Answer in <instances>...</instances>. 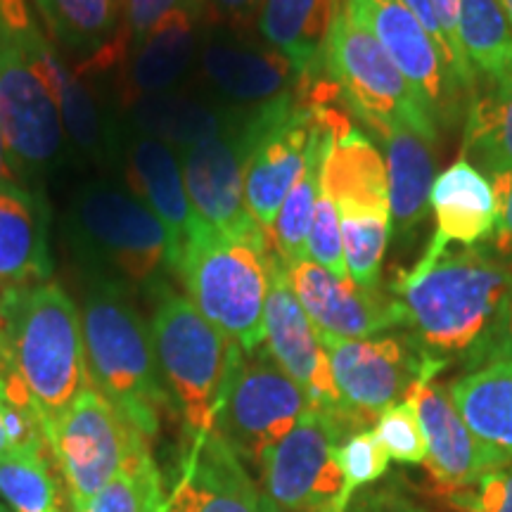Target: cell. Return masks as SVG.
Masks as SVG:
<instances>
[{"mask_svg":"<svg viewBox=\"0 0 512 512\" xmlns=\"http://www.w3.org/2000/svg\"><path fill=\"white\" fill-rule=\"evenodd\" d=\"M197 60L211 91L235 110H254L297 86V74L285 55L271 46H254L245 34L223 27L204 34Z\"/></svg>","mask_w":512,"mask_h":512,"instance_id":"d6986e66","label":"cell"},{"mask_svg":"<svg viewBox=\"0 0 512 512\" xmlns=\"http://www.w3.org/2000/svg\"><path fill=\"white\" fill-rule=\"evenodd\" d=\"M0 128L12 171L36 183L64 157V126L57 102L34 72L15 36L0 27Z\"/></svg>","mask_w":512,"mask_h":512,"instance_id":"5bb4252c","label":"cell"},{"mask_svg":"<svg viewBox=\"0 0 512 512\" xmlns=\"http://www.w3.org/2000/svg\"><path fill=\"white\" fill-rule=\"evenodd\" d=\"M266 349L283 373L292 377L311 408L325 413L339 411V394L332 380L330 358L320 335L292 290L285 261L275 252L268 254V297L264 311Z\"/></svg>","mask_w":512,"mask_h":512,"instance_id":"2e32d148","label":"cell"},{"mask_svg":"<svg viewBox=\"0 0 512 512\" xmlns=\"http://www.w3.org/2000/svg\"><path fill=\"white\" fill-rule=\"evenodd\" d=\"M375 437L387 456L403 465L425 463L427 441L411 401H396L375 420Z\"/></svg>","mask_w":512,"mask_h":512,"instance_id":"d590c367","label":"cell"},{"mask_svg":"<svg viewBox=\"0 0 512 512\" xmlns=\"http://www.w3.org/2000/svg\"><path fill=\"white\" fill-rule=\"evenodd\" d=\"M292 290L320 337L366 339L403 325L401 306L392 294L339 280L311 259L287 266Z\"/></svg>","mask_w":512,"mask_h":512,"instance_id":"ac0fdd59","label":"cell"},{"mask_svg":"<svg viewBox=\"0 0 512 512\" xmlns=\"http://www.w3.org/2000/svg\"><path fill=\"white\" fill-rule=\"evenodd\" d=\"M12 368L10 363V351H8V335H5V323L3 316H0V370Z\"/></svg>","mask_w":512,"mask_h":512,"instance_id":"bcb514c9","label":"cell"},{"mask_svg":"<svg viewBox=\"0 0 512 512\" xmlns=\"http://www.w3.org/2000/svg\"><path fill=\"white\" fill-rule=\"evenodd\" d=\"M460 46L489 83L512 76V31L498 0H460Z\"/></svg>","mask_w":512,"mask_h":512,"instance_id":"1f68e13d","label":"cell"},{"mask_svg":"<svg viewBox=\"0 0 512 512\" xmlns=\"http://www.w3.org/2000/svg\"><path fill=\"white\" fill-rule=\"evenodd\" d=\"M498 3H501V8L505 12V19H508L510 31H512V0H498Z\"/></svg>","mask_w":512,"mask_h":512,"instance_id":"681fc988","label":"cell"},{"mask_svg":"<svg viewBox=\"0 0 512 512\" xmlns=\"http://www.w3.org/2000/svg\"><path fill=\"white\" fill-rule=\"evenodd\" d=\"M496 361H512V290L505 299L501 316L491 335L489 349H486L484 363H496Z\"/></svg>","mask_w":512,"mask_h":512,"instance_id":"7bdbcfd3","label":"cell"},{"mask_svg":"<svg viewBox=\"0 0 512 512\" xmlns=\"http://www.w3.org/2000/svg\"><path fill=\"white\" fill-rule=\"evenodd\" d=\"M252 150L249 110L221 136L178 152L185 190L197 221L228 238L271 240L245 204V166Z\"/></svg>","mask_w":512,"mask_h":512,"instance_id":"9a60e30c","label":"cell"},{"mask_svg":"<svg viewBox=\"0 0 512 512\" xmlns=\"http://www.w3.org/2000/svg\"><path fill=\"white\" fill-rule=\"evenodd\" d=\"M164 512H273L219 432L190 437Z\"/></svg>","mask_w":512,"mask_h":512,"instance_id":"ffe728a7","label":"cell"},{"mask_svg":"<svg viewBox=\"0 0 512 512\" xmlns=\"http://www.w3.org/2000/svg\"><path fill=\"white\" fill-rule=\"evenodd\" d=\"M325 74L339 88L349 110L373 133L403 124L437 140V119L366 22L347 5H342L332 24Z\"/></svg>","mask_w":512,"mask_h":512,"instance_id":"ba28073f","label":"cell"},{"mask_svg":"<svg viewBox=\"0 0 512 512\" xmlns=\"http://www.w3.org/2000/svg\"><path fill=\"white\" fill-rule=\"evenodd\" d=\"M342 3H344V0H342Z\"/></svg>","mask_w":512,"mask_h":512,"instance_id":"816d5d0a","label":"cell"},{"mask_svg":"<svg viewBox=\"0 0 512 512\" xmlns=\"http://www.w3.org/2000/svg\"><path fill=\"white\" fill-rule=\"evenodd\" d=\"M126 114V131L162 140L176 152L216 138L238 124L242 112L228 105H211L190 93L166 91L143 95L121 110Z\"/></svg>","mask_w":512,"mask_h":512,"instance_id":"83f0119b","label":"cell"},{"mask_svg":"<svg viewBox=\"0 0 512 512\" xmlns=\"http://www.w3.org/2000/svg\"><path fill=\"white\" fill-rule=\"evenodd\" d=\"M403 5H406V8L413 12L415 19H418V22L422 24V27H425V31H427V34H430L432 41L437 43V48H439L441 57H444V62H446L448 72L453 74V60H451V50H448V43H446V38H444V34H441L439 19H437V12H434V5H432V0H403ZM453 79H456V76H453ZM458 86H460V83H458ZM463 93H465V91H463Z\"/></svg>","mask_w":512,"mask_h":512,"instance_id":"ee69618b","label":"cell"},{"mask_svg":"<svg viewBox=\"0 0 512 512\" xmlns=\"http://www.w3.org/2000/svg\"><path fill=\"white\" fill-rule=\"evenodd\" d=\"M81 311L88 375L150 441L157 437L162 411L169 406L159 373L152 332L126 299L124 287L88 278Z\"/></svg>","mask_w":512,"mask_h":512,"instance_id":"277c9868","label":"cell"},{"mask_svg":"<svg viewBox=\"0 0 512 512\" xmlns=\"http://www.w3.org/2000/svg\"><path fill=\"white\" fill-rule=\"evenodd\" d=\"M316 110L290 91L249 110L252 150L245 166L249 216L273 240L275 219L302 176Z\"/></svg>","mask_w":512,"mask_h":512,"instance_id":"4fadbf2b","label":"cell"},{"mask_svg":"<svg viewBox=\"0 0 512 512\" xmlns=\"http://www.w3.org/2000/svg\"><path fill=\"white\" fill-rule=\"evenodd\" d=\"M8 185H22L19 178L12 171L10 157H8V147H5V136L3 128H0V188H8Z\"/></svg>","mask_w":512,"mask_h":512,"instance_id":"f6af8a7d","label":"cell"},{"mask_svg":"<svg viewBox=\"0 0 512 512\" xmlns=\"http://www.w3.org/2000/svg\"><path fill=\"white\" fill-rule=\"evenodd\" d=\"M121 159L128 190L143 200L169 230L176 247V259L195 228L200 226L185 190L181 159L174 147L162 140L121 133Z\"/></svg>","mask_w":512,"mask_h":512,"instance_id":"603a6c76","label":"cell"},{"mask_svg":"<svg viewBox=\"0 0 512 512\" xmlns=\"http://www.w3.org/2000/svg\"><path fill=\"white\" fill-rule=\"evenodd\" d=\"M10 363L27 384L43 430L91 384L81 316L60 283L0 292Z\"/></svg>","mask_w":512,"mask_h":512,"instance_id":"7a4b0ae2","label":"cell"},{"mask_svg":"<svg viewBox=\"0 0 512 512\" xmlns=\"http://www.w3.org/2000/svg\"><path fill=\"white\" fill-rule=\"evenodd\" d=\"M0 512H10V510H8V508H5V505H3V503H0Z\"/></svg>","mask_w":512,"mask_h":512,"instance_id":"f907efd6","label":"cell"},{"mask_svg":"<svg viewBox=\"0 0 512 512\" xmlns=\"http://www.w3.org/2000/svg\"><path fill=\"white\" fill-rule=\"evenodd\" d=\"M166 501L150 453L121 470L74 512H164Z\"/></svg>","mask_w":512,"mask_h":512,"instance_id":"836d02e7","label":"cell"},{"mask_svg":"<svg viewBox=\"0 0 512 512\" xmlns=\"http://www.w3.org/2000/svg\"><path fill=\"white\" fill-rule=\"evenodd\" d=\"M264 0H207L202 19L209 27H223L235 34H247L259 17Z\"/></svg>","mask_w":512,"mask_h":512,"instance_id":"60d3db41","label":"cell"},{"mask_svg":"<svg viewBox=\"0 0 512 512\" xmlns=\"http://www.w3.org/2000/svg\"><path fill=\"white\" fill-rule=\"evenodd\" d=\"M342 0H264L256 27L273 50L292 62L294 91H306L325 74V50Z\"/></svg>","mask_w":512,"mask_h":512,"instance_id":"d4e9b609","label":"cell"},{"mask_svg":"<svg viewBox=\"0 0 512 512\" xmlns=\"http://www.w3.org/2000/svg\"><path fill=\"white\" fill-rule=\"evenodd\" d=\"M197 19L190 8L171 10L152 27L138 46L128 50L117 69V93L121 110L143 95L176 91L190 67L200 57Z\"/></svg>","mask_w":512,"mask_h":512,"instance_id":"7402d4cb","label":"cell"},{"mask_svg":"<svg viewBox=\"0 0 512 512\" xmlns=\"http://www.w3.org/2000/svg\"><path fill=\"white\" fill-rule=\"evenodd\" d=\"M463 157L486 178L512 174V76L472 100Z\"/></svg>","mask_w":512,"mask_h":512,"instance_id":"f546056e","label":"cell"},{"mask_svg":"<svg viewBox=\"0 0 512 512\" xmlns=\"http://www.w3.org/2000/svg\"><path fill=\"white\" fill-rule=\"evenodd\" d=\"M12 451L10 446V439H8V432H5V425H3V415H0V458L8 456Z\"/></svg>","mask_w":512,"mask_h":512,"instance_id":"7dc6e473","label":"cell"},{"mask_svg":"<svg viewBox=\"0 0 512 512\" xmlns=\"http://www.w3.org/2000/svg\"><path fill=\"white\" fill-rule=\"evenodd\" d=\"M406 401H411L418 411L427 441V472L441 489H463L486 472L505 467L467 430L448 394V384L418 380L406 392Z\"/></svg>","mask_w":512,"mask_h":512,"instance_id":"44dd1931","label":"cell"},{"mask_svg":"<svg viewBox=\"0 0 512 512\" xmlns=\"http://www.w3.org/2000/svg\"><path fill=\"white\" fill-rule=\"evenodd\" d=\"M467 430L501 465H512V361L486 363L448 384Z\"/></svg>","mask_w":512,"mask_h":512,"instance_id":"f1b7e54d","label":"cell"},{"mask_svg":"<svg viewBox=\"0 0 512 512\" xmlns=\"http://www.w3.org/2000/svg\"><path fill=\"white\" fill-rule=\"evenodd\" d=\"M496 190L498 200V230H496V252L512 264V174H501L489 178Z\"/></svg>","mask_w":512,"mask_h":512,"instance_id":"b9f144b4","label":"cell"},{"mask_svg":"<svg viewBox=\"0 0 512 512\" xmlns=\"http://www.w3.org/2000/svg\"><path fill=\"white\" fill-rule=\"evenodd\" d=\"M382 138L384 164L389 181V211L392 233L401 242H411L430 211L434 185V140L411 126H389L375 133Z\"/></svg>","mask_w":512,"mask_h":512,"instance_id":"4316f807","label":"cell"},{"mask_svg":"<svg viewBox=\"0 0 512 512\" xmlns=\"http://www.w3.org/2000/svg\"><path fill=\"white\" fill-rule=\"evenodd\" d=\"M0 498L15 512H64L43 451H12L0 458Z\"/></svg>","mask_w":512,"mask_h":512,"instance_id":"d6a6232c","label":"cell"},{"mask_svg":"<svg viewBox=\"0 0 512 512\" xmlns=\"http://www.w3.org/2000/svg\"><path fill=\"white\" fill-rule=\"evenodd\" d=\"M512 290V264L496 249L477 245L427 247L411 271L392 280L403 325L427 356L441 363L484 366L486 349Z\"/></svg>","mask_w":512,"mask_h":512,"instance_id":"6da1fadb","label":"cell"},{"mask_svg":"<svg viewBox=\"0 0 512 512\" xmlns=\"http://www.w3.org/2000/svg\"><path fill=\"white\" fill-rule=\"evenodd\" d=\"M57 41L72 50L76 62L110 46L121 31V0H34Z\"/></svg>","mask_w":512,"mask_h":512,"instance_id":"4dcf8cb0","label":"cell"},{"mask_svg":"<svg viewBox=\"0 0 512 512\" xmlns=\"http://www.w3.org/2000/svg\"><path fill=\"white\" fill-rule=\"evenodd\" d=\"M50 211L27 185L0 188V292L48 283Z\"/></svg>","mask_w":512,"mask_h":512,"instance_id":"484cf974","label":"cell"},{"mask_svg":"<svg viewBox=\"0 0 512 512\" xmlns=\"http://www.w3.org/2000/svg\"><path fill=\"white\" fill-rule=\"evenodd\" d=\"M181 5L185 0H121V31L131 41V48L150 34L159 19Z\"/></svg>","mask_w":512,"mask_h":512,"instance_id":"ab89813d","label":"cell"},{"mask_svg":"<svg viewBox=\"0 0 512 512\" xmlns=\"http://www.w3.org/2000/svg\"><path fill=\"white\" fill-rule=\"evenodd\" d=\"M273 247V240L228 238L200 223L174 266L195 309L245 354L266 339L268 254Z\"/></svg>","mask_w":512,"mask_h":512,"instance_id":"5b68a950","label":"cell"},{"mask_svg":"<svg viewBox=\"0 0 512 512\" xmlns=\"http://www.w3.org/2000/svg\"><path fill=\"white\" fill-rule=\"evenodd\" d=\"M46 441L67 482L72 508H81L110 479L150 453V441L93 380L72 406L46 425Z\"/></svg>","mask_w":512,"mask_h":512,"instance_id":"9c48e42d","label":"cell"},{"mask_svg":"<svg viewBox=\"0 0 512 512\" xmlns=\"http://www.w3.org/2000/svg\"><path fill=\"white\" fill-rule=\"evenodd\" d=\"M311 403L304 389L283 373L268 349L242 354L216 420V432L228 446L254 467L264 463L266 453L297 425Z\"/></svg>","mask_w":512,"mask_h":512,"instance_id":"8fae6325","label":"cell"},{"mask_svg":"<svg viewBox=\"0 0 512 512\" xmlns=\"http://www.w3.org/2000/svg\"><path fill=\"white\" fill-rule=\"evenodd\" d=\"M434 12H437L441 34H444L448 50L453 60V76L465 93L475 91V72L460 46V0H432Z\"/></svg>","mask_w":512,"mask_h":512,"instance_id":"f35d334b","label":"cell"},{"mask_svg":"<svg viewBox=\"0 0 512 512\" xmlns=\"http://www.w3.org/2000/svg\"><path fill=\"white\" fill-rule=\"evenodd\" d=\"M354 434L335 413L309 408L261 463L273 512H339L337 448Z\"/></svg>","mask_w":512,"mask_h":512,"instance_id":"7c38bea8","label":"cell"},{"mask_svg":"<svg viewBox=\"0 0 512 512\" xmlns=\"http://www.w3.org/2000/svg\"><path fill=\"white\" fill-rule=\"evenodd\" d=\"M320 190L337 209L349 278L358 287L377 290L384 254L392 240V211L387 164L373 140L356 128L335 136Z\"/></svg>","mask_w":512,"mask_h":512,"instance_id":"52a82bcc","label":"cell"},{"mask_svg":"<svg viewBox=\"0 0 512 512\" xmlns=\"http://www.w3.org/2000/svg\"><path fill=\"white\" fill-rule=\"evenodd\" d=\"M434 214V235L430 249H448L451 245L477 247L496 238L498 200L496 190L482 171L465 157L451 164L444 174L434 178L430 192Z\"/></svg>","mask_w":512,"mask_h":512,"instance_id":"cb8c5ba5","label":"cell"},{"mask_svg":"<svg viewBox=\"0 0 512 512\" xmlns=\"http://www.w3.org/2000/svg\"><path fill=\"white\" fill-rule=\"evenodd\" d=\"M366 22L401 74L415 88L434 119L453 117L463 88L448 72L437 43L415 19L403 0H344Z\"/></svg>","mask_w":512,"mask_h":512,"instance_id":"e0dca14e","label":"cell"},{"mask_svg":"<svg viewBox=\"0 0 512 512\" xmlns=\"http://www.w3.org/2000/svg\"><path fill=\"white\" fill-rule=\"evenodd\" d=\"M389 458L373 430L349 434L337 448V463L342 470V494H339V512H347L351 498L358 489L377 482L387 475Z\"/></svg>","mask_w":512,"mask_h":512,"instance_id":"e575fe53","label":"cell"},{"mask_svg":"<svg viewBox=\"0 0 512 512\" xmlns=\"http://www.w3.org/2000/svg\"><path fill=\"white\" fill-rule=\"evenodd\" d=\"M448 494L460 512H512V465L486 472L477 482Z\"/></svg>","mask_w":512,"mask_h":512,"instance_id":"74e56055","label":"cell"},{"mask_svg":"<svg viewBox=\"0 0 512 512\" xmlns=\"http://www.w3.org/2000/svg\"><path fill=\"white\" fill-rule=\"evenodd\" d=\"M204 3H207V0H185V5L195 12L197 19H202V15H204Z\"/></svg>","mask_w":512,"mask_h":512,"instance_id":"c3c4849f","label":"cell"},{"mask_svg":"<svg viewBox=\"0 0 512 512\" xmlns=\"http://www.w3.org/2000/svg\"><path fill=\"white\" fill-rule=\"evenodd\" d=\"M339 394L335 413L351 432L366 430L418 380H434L446 363L427 356L413 335L366 339L320 337Z\"/></svg>","mask_w":512,"mask_h":512,"instance_id":"30bf717a","label":"cell"},{"mask_svg":"<svg viewBox=\"0 0 512 512\" xmlns=\"http://www.w3.org/2000/svg\"><path fill=\"white\" fill-rule=\"evenodd\" d=\"M64 235L74 259L119 287L152 285L174 271L176 247L157 214L131 190L98 178L81 185L64 214Z\"/></svg>","mask_w":512,"mask_h":512,"instance_id":"3957f363","label":"cell"},{"mask_svg":"<svg viewBox=\"0 0 512 512\" xmlns=\"http://www.w3.org/2000/svg\"><path fill=\"white\" fill-rule=\"evenodd\" d=\"M309 259L313 264L323 266L325 271L335 275V278L351 280L347 259H344L342 230H339L337 209L323 190H320L316 209H313V223H311V235H309Z\"/></svg>","mask_w":512,"mask_h":512,"instance_id":"8d00e7d4","label":"cell"},{"mask_svg":"<svg viewBox=\"0 0 512 512\" xmlns=\"http://www.w3.org/2000/svg\"><path fill=\"white\" fill-rule=\"evenodd\" d=\"M152 347L166 392L181 408L190 437L214 432L228 380L245 351L211 325L190 299L171 290L159 294Z\"/></svg>","mask_w":512,"mask_h":512,"instance_id":"8992f818","label":"cell"}]
</instances>
